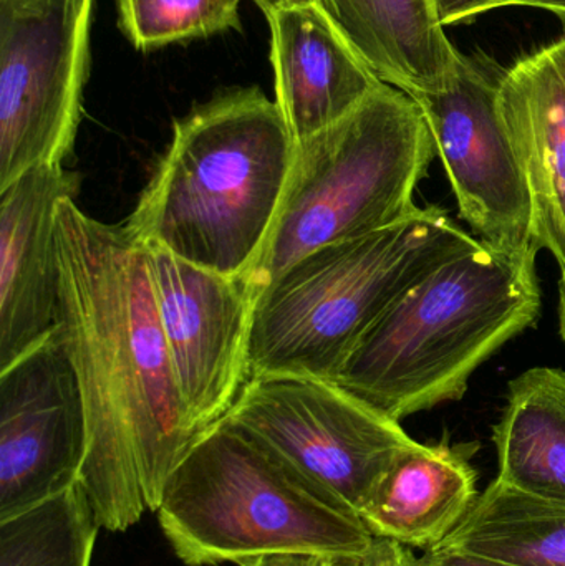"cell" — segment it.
Segmentation results:
<instances>
[{"label": "cell", "instance_id": "9c48e42d", "mask_svg": "<svg viewBox=\"0 0 565 566\" xmlns=\"http://www.w3.org/2000/svg\"><path fill=\"white\" fill-rule=\"evenodd\" d=\"M501 73L486 56L461 53L443 90L414 99L447 171L460 218L480 241L517 248L533 242V202L498 103Z\"/></svg>", "mask_w": 565, "mask_h": 566}, {"label": "cell", "instance_id": "7402d4cb", "mask_svg": "<svg viewBox=\"0 0 565 566\" xmlns=\"http://www.w3.org/2000/svg\"><path fill=\"white\" fill-rule=\"evenodd\" d=\"M415 555L411 548L404 547L397 542L377 538L374 548L362 560L352 562L354 566H415Z\"/></svg>", "mask_w": 565, "mask_h": 566}, {"label": "cell", "instance_id": "603a6c76", "mask_svg": "<svg viewBox=\"0 0 565 566\" xmlns=\"http://www.w3.org/2000/svg\"><path fill=\"white\" fill-rule=\"evenodd\" d=\"M415 566H516L490 558L474 557V555L458 554V552L431 551L425 552L421 557L415 558Z\"/></svg>", "mask_w": 565, "mask_h": 566}, {"label": "cell", "instance_id": "7c38bea8", "mask_svg": "<svg viewBox=\"0 0 565 566\" xmlns=\"http://www.w3.org/2000/svg\"><path fill=\"white\" fill-rule=\"evenodd\" d=\"M79 185L75 172L52 165L0 189V371L59 328L56 211Z\"/></svg>", "mask_w": 565, "mask_h": 566}, {"label": "cell", "instance_id": "277c9868", "mask_svg": "<svg viewBox=\"0 0 565 566\" xmlns=\"http://www.w3.org/2000/svg\"><path fill=\"white\" fill-rule=\"evenodd\" d=\"M156 514L189 566H244L274 555L357 562L377 542L360 517L228 418L191 446Z\"/></svg>", "mask_w": 565, "mask_h": 566}, {"label": "cell", "instance_id": "d6986e66", "mask_svg": "<svg viewBox=\"0 0 565 566\" xmlns=\"http://www.w3.org/2000/svg\"><path fill=\"white\" fill-rule=\"evenodd\" d=\"M98 531L88 497L76 482L0 522V566H92Z\"/></svg>", "mask_w": 565, "mask_h": 566}, {"label": "cell", "instance_id": "ffe728a7", "mask_svg": "<svg viewBox=\"0 0 565 566\" xmlns=\"http://www.w3.org/2000/svg\"><path fill=\"white\" fill-rule=\"evenodd\" d=\"M242 0H118L119 29L142 52L241 30Z\"/></svg>", "mask_w": 565, "mask_h": 566}, {"label": "cell", "instance_id": "ba28073f", "mask_svg": "<svg viewBox=\"0 0 565 566\" xmlns=\"http://www.w3.org/2000/svg\"><path fill=\"white\" fill-rule=\"evenodd\" d=\"M226 418L357 517L391 462L417 442L337 382L307 376L249 379Z\"/></svg>", "mask_w": 565, "mask_h": 566}, {"label": "cell", "instance_id": "52a82bcc", "mask_svg": "<svg viewBox=\"0 0 565 566\" xmlns=\"http://www.w3.org/2000/svg\"><path fill=\"white\" fill-rule=\"evenodd\" d=\"M92 15L93 0H0V189L72 155Z\"/></svg>", "mask_w": 565, "mask_h": 566}, {"label": "cell", "instance_id": "9a60e30c", "mask_svg": "<svg viewBox=\"0 0 565 566\" xmlns=\"http://www.w3.org/2000/svg\"><path fill=\"white\" fill-rule=\"evenodd\" d=\"M477 451L478 444L415 442L391 462L358 517L375 538L438 547L480 497L471 464Z\"/></svg>", "mask_w": 565, "mask_h": 566}, {"label": "cell", "instance_id": "8992f818", "mask_svg": "<svg viewBox=\"0 0 565 566\" xmlns=\"http://www.w3.org/2000/svg\"><path fill=\"white\" fill-rule=\"evenodd\" d=\"M435 158L423 113L387 83L345 118L295 142L278 218L245 277L255 298L311 252L380 231L417 211L415 195Z\"/></svg>", "mask_w": 565, "mask_h": 566}, {"label": "cell", "instance_id": "484cf974", "mask_svg": "<svg viewBox=\"0 0 565 566\" xmlns=\"http://www.w3.org/2000/svg\"><path fill=\"white\" fill-rule=\"evenodd\" d=\"M258 3L259 9L264 12V15H271L278 9H282L285 6H292V3L311 2V0H254Z\"/></svg>", "mask_w": 565, "mask_h": 566}, {"label": "cell", "instance_id": "8fae6325", "mask_svg": "<svg viewBox=\"0 0 565 566\" xmlns=\"http://www.w3.org/2000/svg\"><path fill=\"white\" fill-rule=\"evenodd\" d=\"M85 455L82 389L56 328L0 371V522L80 482Z\"/></svg>", "mask_w": 565, "mask_h": 566}, {"label": "cell", "instance_id": "d4e9b609", "mask_svg": "<svg viewBox=\"0 0 565 566\" xmlns=\"http://www.w3.org/2000/svg\"><path fill=\"white\" fill-rule=\"evenodd\" d=\"M503 7H533V9L546 10L563 23L565 35V0H504L501 9Z\"/></svg>", "mask_w": 565, "mask_h": 566}, {"label": "cell", "instance_id": "30bf717a", "mask_svg": "<svg viewBox=\"0 0 565 566\" xmlns=\"http://www.w3.org/2000/svg\"><path fill=\"white\" fill-rule=\"evenodd\" d=\"M143 248L176 385L202 434L248 382L255 296L245 279L206 271L156 244Z\"/></svg>", "mask_w": 565, "mask_h": 566}, {"label": "cell", "instance_id": "44dd1931", "mask_svg": "<svg viewBox=\"0 0 565 566\" xmlns=\"http://www.w3.org/2000/svg\"><path fill=\"white\" fill-rule=\"evenodd\" d=\"M504 0H437L438 12L444 27L471 22L483 13L501 9Z\"/></svg>", "mask_w": 565, "mask_h": 566}, {"label": "cell", "instance_id": "cb8c5ba5", "mask_svg": "<svg viewBox=\"0 0 565 566\" xmlns=\"http://www.w3.org/2000/svg\"><path fill=\"white\" fill-rule=\"evenodd\" d=\"M332 560L311 555H274L244 566H328Z\"/></svg>", "mask_w": 565, "mask_h": 566}, {"label": "cell", "instance_id": "3957f363", "mask_svg": "<svg viewBox=\"0 0 565 566\" xmlns=\"http://www.w3.org/2000/svg\"><path fill=\"white\" fill-rule=\"evenodd\" d=\"M537 252L480 241L444 262L365 333L335 382L398 422L460 401L477 369L540 316Z\"/></svg>", "mask_w": 565, "mask_h": 566}, {"label": "cell", "instance_id": "4fadbf2b", "mask_svg": "<svg viewBox=\"0 0 565 566\" xmlns=\"http://www.w3.org/2000/svg\"><path fill=\"white\" fill-rule=\"evenodd\" d=\"M498 103L530 186L533 242L565 272V35L503 70Z\"/></svg>", "mask_w": 565, "mask_h": 566}, {"label": "cell", "instance_id": "5bb4252c", "mask_svg": "<svg viewBox=\"0 0 565 566\" xmlns=\"http://www.w3.org/2000/svg\"><path fill=\"white\" fill-rule=\"evenodd\" d=\"M275 99L295 142L345 118L380 85L314 2L268 15Z\"/></svg>", "mask_w": 565, "mask_h": 566}, {"label": "cell", "instance_id": "2e32d148", "mask_svg": "<svg viewBox=\"0 0 565 566\" xmlns=\"http://www.w3.org/2000/svg\"><path fill=\"white\" fill-rule=\"evenodd\" d=\"M380 82L415 98L443 90L461 52L437 0H312Z\"/></svg>", "mask_w": 565, "mask_h": 566}, {"label": "cell", "instance_id": "83f0119b", "mask_svg": "<svg viewBox=\"0 0 565 566\" xmlns=\"http://www.w3.org/2000/svg\"><path fill=\"white\" fill-rule=\"evenodd\" d=\"M328 566H345L344 562H331Z\"/></svg>", "mask_w": 565, "mask_h": 566}, {"label": "cell", "instance_id": "6da1fadb", "mask_svg": "<svg viewBox=\"0 0 565 566\" xmlns=\"http://www.w3.org/2000/svg\"><path fill=\"white\" fill-rule=\"evenodd\" d=\"M60 201L59 333L86 418L80 484L100 528L125 532L156 512L166 482L198 441L176 385L145 248L125 226Z\"/></svg>", "mask_w": 565, "mask_h": 566}, {"label": "cell", "instance_id": "e0dca14e", "mask_svg": "<svg viewBox=\"0 0 565 566\" xmlns=\"http://www.w3.org/2000/svg\"><path fill=\"white\" fill-rule=\"evenodd\" d=\"M493 441L500 462L494 481L565 505V371L537 366L514 378Z\"/></svg>", "mask_w": 565, "mask_h": 566}, {"label": "cell", "instance_id": "4316f807", "mask_svg": "<svg viewBox=\"0 0 565 566\" xmlns=\"http://www.w3.org/2000/svg\"><path fill=\"white\" fill-rule=\"evenodd\" d=\"M559 333L565 343V272H561L559 281Z\"/></svg>", "mask_w": 565, "mask_h": 566}, {"label": "cell", "instance_id": "7a4b0ae2", "mask_svg": "<svg viewBox=\"0 0 565 566\" xmlns=\"http://www.w3.org/2000/svg\"><path fill=\"white\" fill-rule=\"evenodd\" d=\"M295 139L261 88L198 106L172 139L125 229L142 244L226 277H248L278 218Z\"/></svg>", "mask_w": 565, "mask_h": 566}, {"label": "cell", "instance_id": "ac0fdd59", "mask_svg": "<svg viewBox=\"0 0 565 566\" xmlns=\"http://www.w3.org/2000/svg\"><path fill=\"white\" fill-rule=\"evenodd\" d=\"M435 548L516 566H565V505L494 481Z\"/></svg>", "mask_w": 565, "mask_h": 566}, {"label": "cell", "instance_id": "5b68a950", "mask_svg": "<svg viewBox=\"0 0 565 566\" xmlns=\"http://www.w3.org/2000/svg\"><path fill=\"white\" fill-rule=\"evenodd\" d=\"M480 242L440 206L325 245L285 269L254 302L249 379L334 381L365 333L405 292Z\"/></svg>", "mask_w": 565, "mask_h": 566}]
</instances>
